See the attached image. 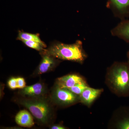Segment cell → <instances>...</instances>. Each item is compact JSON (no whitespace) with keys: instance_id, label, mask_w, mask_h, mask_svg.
<instances>
[{"instance_id":"obj_1","label":"cell","mask_w":129,"mask_h":129,"mask_svg":"<svg viewBox=\"0 0 129 129\" xmlns=\"http://www.w3.org/2000/svg\"><path fill=\"white\" fill-rule=\"evenodd\" d=\"M105 83L111 92L117 96H129V63H113L107 68Z\"/></svg>"},{"instance_id":"obj_2","label":"cell","mask_w":129,"mask_h":129,"mask_svg":"<svg viewBox=\"0 0 129 129\" xmlns=\"http://www.w3.org/2000/svg\"><path fill=\"white\" fill-rule=\"evenodd\" d=\"M83 42L78 40L72 44L55 41L45 49L46 53L59 60H67L83 64L88 57L83 49Z\"/></svg>"},{"instance_id":"obj_3","label":"cell","mask_w":129,"mask_h":129,"mask_svg":"<svg viewBox=\"0 0 129 129\" xmlns=\"http://www.w3.org/2000/svg\"><path fill=\"white\" fill-rule=\"evenodd\" d=\"M19 104L27 109L42 124H47L53 116V109L45 96L26 98L18 99Z\"/></svg>"},{"instance_id":"obj_4","label":"cell","mask_w":129,"mask_h":129,"mask_svg":"<svg viewBox=\"0 0 129 129\" xmlns=\"http://www.w3.org/2000/svg\"><path fill=\"white\" fill-rule=\"evenodd\" d=\"M53 101L58 106L68 107L80 102L79 97L67 88H62L56 85L51 94Z\"/></svg>"},{"instance_id":"obj_5","label":"cell","mask_w":129,"mask_h":129,"mask_svg":"<svg viewBox=\"0 0 129 129\" xmlns=\"http://www.w3.org/2000/svg\"><path fill=\"white\" fill-rule=\"evenodd\" d=\"M107 128L129 129V106H121L114 111L109 120Z\"/></svg>"},{"instance_id":"obj_6","label":"cell","mask_w":129,"mask_h":129,"mask_svg":"<svg viewBox=\"0 0 129 129\" xmlns=\"http://www.w3.org/2000/svg\"><path fill=\"white\" fill-rule=\"evenodd\" d=\"M107 7L117 18L129 19V0H107Z\"/></svg>"},{"instance_id":"obj_7","label":"cell","mask_w":129,"mask_h":129,"mask_svg":"<svg viewBox=\"0 0 129 129\" xmlns=\"http://www.w3.org/2000/svg\"><path fill=\"white\" fill-rule=\"evenodd\" d=\"M40 53L42 58L36 72V74L38 75L46 73L52 70L60 62L59 59L46 53L45 50L41 52Z\"/></svg>"},{"instance_id":"obj_8","label":"cell","mask_w":129,"mask_h":129,"mask_svg":"<svg viewBox=\"0 0 129 129\" xmlns=\"http://www.w3.org/2000/svg\"><path fill=\"white\" fill-rule=\"evenodd\" d=\"M104 91V89L103 88L95 89L90 87L89 86L79 96L80 102L88 108H90Z\"/></svg>"},{"instance_id":"obj_9","label":"cell","mask_w":129,"mask_h":129,"mask_svg":"<svg viewBox=\"0 0 129 129\" xmlns=\"http://www.w3.org/2000/svg\"><path fill=\"white\" fill-rule=\"evenodd\" d=\"M47 92L45 86L43 83H38L32 85L26 86L21 89L19 94L26 98L44 96Z\"/></svg>"},{"instance_id":"obj_10","label":"cell","mask_w":129,"mask_h":129,"mask_svg":"<svg viewBox=\"0 0 129 129\" xmlns=\"http://www.w3.org/2000/svg\"><path fill=\"white\" fill-rule=\"evenodd\" d=\"M85 81H86L85 78L80 75L70 74L58 78L56 81V85L60 88L68 89Z\"/></svg>"},{"instance_id":"obj_11","label":"cell","mask_w":129,"mask_h":129,"mask_svg":"<svg viewBox=\"0 0 129 129\" xmlns=\"http://www.w3.org/2000/svg\"><path fill=\"white\" fill-rule=\"evenodd\" d=\"M111 34L129 44V19L121 20L111 30Z\"/></svg>"},{"instance_id":"obj_12","label":"cell","mask_w":129,"mask_h":129,"mask_svg":"<svg viewBox=\"0 0 129 129\" xmlns=\"http://www.w3.org/2000/svg\"><path fill=\"white\" fill-rule=\"evenodd\" d=\"M15 121L22 127L30 128L34 125V122L32 115L27 110H21L16 115Z\"/></svg>"},{"instance_id":"obj_13","label":"cell","mask_w":129,"mask_h":129,"mask_svg":"<svg viewBox=\"0 0 129 129\" xmlns=\"http://www.w3.org/2000/svg\"><path fill=\"white\" fill-rule=\"evenodd\" d=\"M17 40H22L32 41L39 42L42 44H45L40 39L39 35L30 34L27 32H22L19 30Z\"/></svg>"},{"instance_id":"obj_14","label":"cell","mask_w":129,"mask_h":129,"mask_svg":"<svg viewBox=\"0 0 129 129\" xmlns=\"http://www.w3.org/2000/svg\"><path fill=\"white\" fill-rule=\"evenodd\" d=\"M21 41L26 46L39 51L40 52L45 50V48L47 47L45 44H42L32 41L22 40Z\"/></svg>"},{"instance_id":"obj_15","label":"cell","mask_w":129,"mask_h":129,"mask_svg":"<svg viewBox=\"0 0 129 129\" xmlns=\"http://www.w3.org/2000/svg\"><path fill=\"white\" fill-rule=\"evenodd\" d=\"M89 85L86 81L79 83L73 87L68 88V89L74 94L79 96L84 90Z\"/></svg>"},{"instance_id":"obj_16","label":"cell","mask_w":129,"mask_h":129,"mask_svg":"<svg viewBox=\"0 0 129 129\" xmlns=\"http://www.w3.org/2000/svg\"><path fill=\"white\" fill-rule=\"evenodd\" d=\"M8 85L12 89H15L18 88L17 78H12L8 80Z\"/></svg>"},{"instance_id":"obj_17","label":"cell","mask_w":129,"mask_h":129,"mask_svg":"<svg viewBox=\"0 0 129 129\" xmlns=\"http://www.w3.org/2000/svg\"><path fill=\"white\" fill-rule=\"evenodd\" d=\"M17 80L18 88L22 89L26 86L25 80L23 78L18 77L17 78Z\"/></svg>"},{"instance_id":"obj_18","label":"cell","mask_w":129,"mask_h":129,"mask_svg":"<svg viewBox=\"0 0 129 129\" xmlns=\"http://www.w3.org/2000/svg\"><path fill=\"white\" fill-rule=\"evenodd\" d=\"M50 128L51 129H66L68 128L67 127L63 126L61 124H55L51 125L50 127Z\"/></svg>"},{"instance_id":"obj_19","label":"cell","mask_w":129,"mask_h":129,"mask_svg":"<svg viewBox=\"0 0 129 129\" xmlns=\"http://www.w3.org/2000/svg\"><path fill=\"white\" fill-rule=\"evenodd\" d=\"M127 61L129 63V50L128 52H127Z\"/></svg>"}]
</instances>
